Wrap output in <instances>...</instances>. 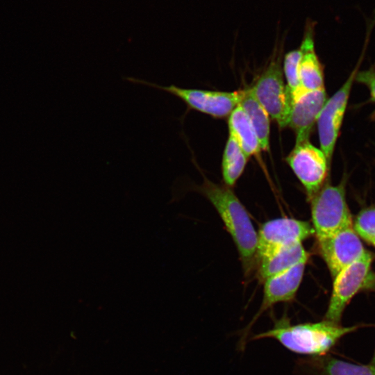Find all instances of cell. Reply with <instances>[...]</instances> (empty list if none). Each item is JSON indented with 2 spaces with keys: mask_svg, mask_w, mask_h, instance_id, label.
<instances>
[{
  "mask_svg": "<svg viewBox=\"0 0 375 375\" xmlns=\"http://www.w3.org/2000/svg\"><path fill=\"white\" fill-rule=\"evenodd\" d=\"M295 375H375V366L358 365L326 354L296 360Z\"/></svg>",
  "mask_w": 375,
  "mask_h": 375,
  "instance_id": "4fadbf2b",
  "label": "cell"
},
{
  "mask_svg": "<svg viewBox=\"0 0 375 375\" xmlns=\"http://www.w3.org/2000/svg\"><path fill=\"white\" fill-rule=\"evenodd\" d=\"M312 226L317 240L353 224L344 191V181L337 185L324 184L310 199Z\"/></svg>",
  "mask_w": 375,
  "mask_h": 375,
  "instance_id": "3957f363",
  "label": "cell"
},
{
  "mask_svg": "<svg viewBox=\"0 0 375 375\" xmlns=\"http://www.w3.org/2000/svg\"><path fill=\"white\" fill-rule=\"evenodd\" d=\"M314 235L311 224L297 219L282 217L267 221L258 232L256 259L284 247L299 243Z\"/></svg>",
  "mask_w": 375,
  "mask_h": 375,
  "instance_id": "9c48e42d",
  "label": "cell"
},
{
  "mask_svg": "<svg viewBox=\"0 0 375 375\" xmlns=\"http://www.w3.org/2000/svg\"><path fill=\"white\" fill-rule=\"evenodd\" d=\"M317 241L319 251L333 278L341 269L360 259L367 251L353 224Z\"/></svg>",
  "mask_w": 375,
  "mask_h": 375,
  "instance_id": "8fae6325",
  "label": "cell"
},
{
  "mask_svg": "<svg viewBox=\"0 0 375 375\" xmlns=\"http://www.w3.org/2000/svg\"><path fill=\"white\" fill-rule=\"evenodd\" d=\"M306 265L305 262L299 263L263 281V298L261 306L250 323L242 331L239 342L240 349H244L251 328L265 311L276 303L290 302L294 299L303 276Z\"/></svg>",
  "mask_w": 375,
  "mask_h": 375,
  "instance_id": "30bf717a",
  "label": "cell"
},
{
  "mask_svg": "<svg viewBox=\"0 0 375 375\" xmlns=\"http://www.w3.org/2000/svg\"><path fill=\"white\" fill-rule=\"evenodd\" d=\"M372 245L375 246V239L372 241V242L371 243Z\"/></svg>",
  "mask_w": 375,
  "mask_h": 375,
  "instance_id": "603a6c76",
  "label": "cell"
},
{
  "mask_svg": "<svg viewBox=\"0 0 375 375\" xmlns=\"http://www.w3.org/2000/svg\"><path fill=\"white\" fill-rule=\"evenodd\" d=\"M286 161L310 199L326 179L329 164L324 152L309 140L295 144Z\"/></svg>",
  "mask_w": 375,
  "mask_h": 375,
  "instance_id": "ba28073f",
  "label": "cell"
},
{
  "mask_svg": "<svg viewBox=\"0 0 375 375\" xmlns=\"http://www.w3.org/2000/svg\"><path fill=\"white\" fill-rule=\"evenodd\" d=\"M326 100L325 88L303 91L292 100L288 126L295 133V144L309 140Z\"/></svg>",
  "mask_w": 375,
  "mask_h": 375,
  "instance_id": "7c38bea8",
  "label": "cell"
},
{
  "mask_svg": "<svg viewBox=\"0 0 375 375\" xmlns=\"http://www.w3.org/2000/svg\"><path fill=\"white\" fill-rule=\"evenodd\" d=\"M229 134L238 142L249 158L261 151L256 131L242 108L238 105L228 117Z\"/></svg>",
  "mask_w": 375,
  "mask_h": 375,
  "instance_id": "2e32d148",
  "label": "cell"
},
{
  "mask_svg": "<svg viewBox=\"0 0 375 375\" xmlns=\"http://www.w3.org/2000/svg\"><path fill=\"white\" fill-rule=\"evenodd\" d=\"M249 89L269 117L280 127L288 126L291 99L284 83L280 57L271 60Z\"/></svg>",
  "mask_w": 375,
  "mask_h": 375,
  "instance_id": "8992f818",
  "label": "cell"
},
{
  "mask_svg": "<svg viewBox=\"0 0 375 375\" xmlns=\"http://www.w3.org/2000/svg\"><path fill=\"white\" fill-rule=\"evenodd\" d=\"M247 159L237 140L229 134L222 161V176L226 186L231 188L235 184L244 172Z\"/></svg>",
  "mask_w": 375,
  "mask_h": 375,
  "instance_id": "ac0fdd59",
  "label": "cell"
},
{
  "mask_svg": "<svg viewBox=\"0 0 375 375\" xmlns=\"http://www.w3.org/2000/svg\"><path fill=\"white\" fill-rule=\"evenodd\" d=\"M370 364L375 366V349Z\"/></svg>",
  "mask_w": 375,
  "mask_h": 375,
  "instance_id": "7402d4cb",
  "label": "cell"
},
{
  "mask_svg": "<svg viewBox=\"0 0 375 375\" xmlns=\"http://www.w3.org/2000/svg\"><path fill=\"white\" fill-rule=\"evenodd\" d=\"M360 62L361 59L340 88L326 100L317 120L320 149L325 154L329 165Z\"/></svg>",
  "mask_w": 375,
  "mask_h": 375,
  "instance_id": "52a82bcc",
  "label": "cell"
},
{
  "mask_svg": "<svg viewBox=\"0 0 375 375\" xmlns=\"http://www.w3.org/2000/svg\"><path fill=\"white\" fill-rule=\"evenodd\" d=\"M372 261L371 254L366 251L360 259L341 269L333 277L332 293L324 320L340 324L349 302L372 281Z\"/></svg>",
  "mask_w": 375,
  "mask_h": 375,
  "instance_id": "5b68a950",
  "label": "cell"
},
{
  "mask_svg": "<svg viewBox=\"0 0 375 375\" xmlns=\"http://www.w3.org/2000/svg\"><path fill=\"white\" fill-rule=\"evenodd\" d=\"M353 225L356 233L371 244L375 239V208L360 212Z\"/></svg>",
  "mask_w": 375,
  "mask_h": 375,
  "instance_id": "ffe728a7",
  "label": "cell"
},
{
  "mask_svg": "<svg viewBox=\"0 0 375 375\" xmlns=\"http://www.w3.org/2000/svg\"><path fill=\"white\" fill-rule=\"evenodd\" d=\"M302 51L299 47L298 49L287 53L284 57L283 72L286 79V88L291 101L302 92L298 74L299 63Z\"/></svg>",
  "mask_w": 375,
  "mask_h": 375,
  "instance_id": "d6986e66",
  "label": "cell"
},
{
  "mask_svg": "<svg viewBox=\"0 0 375 375\" xmlns=\"http://www.w3.org/2000/svg\"><path fill=\"white\" fill-rule=\"evenodd\" d=\"M239 105L247 114L256 131L261 150L268 151L270 136L269 116L251 93L249 88L242 90Z\"/></svg>",
  "mask_w": 375,
  "mask_h": 375,
  "instance_id": "e0dca14e",
  "label": "cell"
},
{
  "mask_svg": "<svg viewBox=\"0 0 375 375\" xmlns=\"http://www.w3.org/2000/svg\"><path fill=\"white\" fill-rule=\"evenodd\" d=\"M309 256L301 242L278 249L258 260V276L263 281L299 263H306Z\"/></svg>",
  "mask_w": 375,
  "mask_h": 375,
  "instance_id": "9a60e30c",
  "label": "cell"
},
{
  "mask_svg": "<svg viewBox=\"0 0 375 375\" xmlns=\"http://www.w3.org/2000/svg\"><path fill=\"white\" fill-rule=\"evenodd\" d=\"M190 191L199 192L212 204L235 244L244 268L249 270L256 258L258 232L246 208L231 188L215 183L204 175L200 185L182 177L177 178L172 187L169 203L178 202Z\"/></svg>",
  "mask_w": 375,
  "mask_h": 375,
  "instance_id": "6da1fadb",
  "label": "cell"
},
{
  "mask_svg": "<svg viewBox=\"0 0 375 375\" xmlns=\"http://www.w3.org/2000/svg\"><path fill=\"white\" fill-rule=\"evenodd\" d=\"M312 32L311 26L306 29L300 46L298 74L301 92L324 88L323 67L315 51Z\"/></svg>",
  "mask_w": 375,
  "mask_h": 375,
  "instance_id": "5bb4252c",
  "label": "cell"
},
{
  "mask_svg": "<svg viewBox=\"0 0 375 375\" xmlns=\"http://www.w3.org/2000/svg\"><path fill=\"white\" fill-rule=\"evenodd\" d=\"M356 328V326L344 327L324 319L292 324L288 318L283 317L275 321L272 328L254 335L250 340L272 338L293 353L319 356L327 354L342 338Z\"/></svg>",
  "mask_w": 375,
  "mask_h": 375,
  "instance_id": "7a4b0ae2",
  "label": "cell"
},
{
  "mask_svg": "<svg viewBox=\"0 0 375 375\" xmlns=\"http://www.w3.org/2000/svg\"><path fill=\"white\" fill-rule=\"evenodd\" d=\"M355 81L368 88L370 99L375 103V68L371 67L366 70L358 71Z\"/></svg>",
  "mask_w": 375,
  "mask_h": 375,
  "instance_id": "44dd1931",
  "label": "cell"
},
{
  "mask_svg": "<svg viewBox=\"0 0 375 375\" xmlns=\"http://www.w3.org/2000/svg\"><path fill=\"white\" fill-rule=\"evenodd\" d=\"M124 78L129 82L162 90L181 99L186 105V111L181 120L190 110H195L214 118L227 117L239 105L242 94V90L234 92L212 91L181 88L173 84L164 86L133 77Z\"/></svg>",
  "mask_w": 375,
  "mask_h": 375,
  "instance_id": "277c9868",
  "label": "cell"
}]
</instances>
